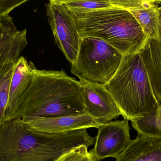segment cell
<instances>
[{"instance_id":"6da1fadb","label":"cell","mask_w":161,"mask_h":161,"mask_svg":"<svg viewBox=\"0 0 161 161\" xmlns=\"http://www.w3.org/2000/svg\"><path fill=\"white\" fill-rule=\"evenodd\" d=\"M83 88L64 70L35 69L31 82L6 121L12 119L86 114Z\"/></svg>"},{"instance_id":"7a4b0ae2","label":"cell","mask_w":161,"mask_h":161,"mask_svg":"<svg viewBox=\"0 0 161 161\" xmlns=\"http://www.w3.org/2000/svg\"><path fill=\"white\" fill-rule=\"evenodd\" d=\"M86 144V135L81 130L44 133L29 128L19 118L7 120L0 126V161H54Z\"/></svg>"},{"instance_id":"3957f363","label":"cell","mask_w":161,"mask_h":161,"mask_svg":"<svg viewBox=\"0 0 161 161\" xmlns=\"http://www.w3.org/2000/svg\"><path fill=\"white\" fill-rule=\"evenodd\" d=\"M80 37L100 39L123 55L136 53L147 37L129 10L110 7L80 14H72Z\"/></svg>"},{"instance_id":"277c9868","label":"cell","mask_w":161,"mask_h":161,"mask_svg":"<svg viewBox=\"0 0 161 161\" xmlns=\"http://www.w3.org/2000/svg\"><path fill=\"white\" fill-rule=\"evenodd\" d=\"M105 85L121 115L128 121L144 116L159 106L138 53L123 55L115 74Z\"/></svg>"},{"instance_id":"5b68a950","label":"cell","mask_w":161,"mask_h":161,"mask_svg":"<svg viewBox=\"0 0 161 161\" xmlns=\"http://www.w3.org/2000/svg\"><path fill=\"white\" fill-rule=\"evenodd\" d=\"M123 57L119 51L100 39L81 38L71 72L79 79L105 84L115 74Z\"/></svg>"},{"instance_id":"8992f818","label":"cell","mask_w":161,"mask_h":161,"mask_svg":"<svg viewBox=\"0 0 161 161\" xmlns=\"http://www.w3.org/2000/svg\"><path fill=\"white\" fill-rule=\"evenodd\" d=\"M46 9L56 43L71 65L77 57L81 40L74 17L63 4L50 2Z\"/></svg>"},{"instance_id":"52a82bcc","label":"cell","mask_w":161,"mask_h":161,"mask_svg":"<svg viewBox=\"0 0 161 161\" xmlns=\"http://www.w3.org/2000/svg\"><path fill=\"white\" fill-rule=\"evenodd\" d=\"M128 120L111 121L101 124L90 151L94 161L108 158H116L130 144V127Z\"/></svg>"},{"instance_id":"ba28073f","label":"cell","mask_w":161,"mask_h":161,"mask_svg":"<svg viewBox=\"0 0 161 161\" xmlns=\"http://www.w3.org/2000/svg\"><path fill=\"white\" fill-rule=\"evenodd\" d=\"M79 80L83 88V101L87 114L101 125L121 115L118 106L105 84Z\"/></svg>"},{"instance_id":"9c48e42d","label":"cell","mask_w":161,"mask_h":161,"mask_svg":"<svg viewBox=\"0 0 161 161\" xmlns=\"http://www.w3.org/2000/svg\"><path fill=\"white\" fill-rule=\"evenodd\" d=\"M31 129L48 133H61L92 128H97L101 124L86 114L51 117H31L22 119Z\"/></svg>"},{"instance_id":"30bf717a","label":"cell","mask_w":161,"mask_h":161,"mask_svg":"<svg viewBox=\"0 0 161 161\" xmlns=\"http://www.w3.org/2000/svg\"><path fill=\"white\" fill-rule=\"evenodd\" d=\"M26 33L17 29L8 14L0 15V66L17 62L27 45Z\"/></svg>"},{"instance_id":"8fae6325","label":"cell","mask_w":161,"mask_h":161,"mask_svg":"<svg viewBox=\"0 0 161 161\" xmlns=\"http://www.w3.org/2000/svg\"><path fill=\"white\" fill-rule=\"evenodd\" d=\"M138 53L146 68L155 97L161 105V6L158 39H147Z\"/></svg>"},{"instance_id":"7c38bea8","label":"cell","mask_w":161,"mask_h":161,"mask_svg":"<svg viewBox=\"0 0 161 161\" xmlns=\"http://www.w3.org/2000/svg\"><path fill=\"white\" fill-rule=\"evenodd\" d=\"M116 161H161V140L139 135Z\"/></svg>"},{"instance_id":"4fadbf2b","label":"cell","mask_w":161,"mask_h":161,"mask_svg":"<svg viewBox=\"0 0 161 161\" xmlns=\"http://www.w3.org/2000/svg\"><path fill=\"white\" fill-rule=\"evenodd\" d=\"M36 69L32 62H28L23 56H20L14 68L10 81L7 115L10 113L21 96L25 92L32 80Z\"/></svg>"},{"instance_id":"5bb4252c","label":"cell","mask_w":161,"mask_h":161,"mask_svg":"<svg viewBox=\"0 0 161 161\" xmlns=\"http://www.w3.org/2000/svg\"><path fill=\"white\" fill-rule=\"evenodd\" d=\"M160 6L157 4L143 8L129 10L137 20L147 39H158Z\"/></svg>"},{"instance_id":"9a60e30c","label":"cell","mask_w":161,"mask_h":161,"mask_svg":"<svg viewBox=\"0 0 161 161\" xmlns=\"http://www.w3.org/2000/svg\"><path fill=\"white\" fill-rule=\"evenodd\" d=\"M131 125L139 135L161 140V105L143 117L131 121Z\"/></svg>"},{"instance_id":"2e32d148","label":"cell","mask_w":161,"mask_h":161,"mask_svg":"<svg viewBox=\"0 0 161 161\" xmlns=\"http://www.w3.org/2000/svg\"><path fill=\"white\" fill-rule=\"evenodd\" d=\"M17 62H9L0 66V126L6 121L10 81Z\"/></svg>"},{"instance_id":"e0dca14e","label":"cell","mask_w":161,"mask_h":161,"mask_svg":"<svg viewBox=\"0 0 161 161\" xmlns=\"http://www.w3.org/2000/svg\"><path fill=\"white\" fill-rule=\"evenodd\" d=\"M72 14H80L111 7L109 0H73L63 4Z\"/></svg>"},{"instance_id":"ac0fdd59","label":"cell","mask_w":161,"mask_h":161,"mask_svg":"<svg viewBox=\"0 0 161 161\" xmlns=\"http://www.w3.org/2000/svg\"><path fill=\"white\" fill-rule=\"evenodd\" d=\"M88 147L84 145L76 147L64 153L54 161H94Z\"/></svg>"},{"instance_id":"d6986e66","label":"cell","mask_w":161,"mask_h":161,"mask_svg":"<svg viewBox=\"0 0 161 161\" xmlns=\"http://www.w3.org/2000/svg\"><path fill=\"white\" fill-rule=\"evenodd\" d=\"M112 6L126 10L147 7L152 4L158 3L157 0H109Z\"/></svg>"},{"instance_id":"ffe728a7","label":"cell","mask_w":161,"mask_h":161,"mask_svg":"<svg viewBox=\"0 0 161 161\" xmlns=\"http://www.w3.org/2000/svg\"><path fill=\"white\" fill-rule=\"evenodd\" d=\"M29 0H0V15L8 14L14 8Z\"/></svg>"},{"instance_id":"44dd1931","label":"cell","mask_w":161,"mask_h":161,"mask_svg":"<svg viewBox=\"0 0 161 161\" xmlns=\"http://www.w3.org/2000/svg\"><path fill=\"white\" fill-rule=\"evenodd\" d=\"M72 1L73 0H50V2H54L58 3L64 4Z\"/></svg>"},{"instance_id":"7402d4cb","label":"cell","mask_w":161,"mask_h":161,"mask_svg":"<svg viewBox=\"0 0 161 161\" xmlns=\"http://www.w3.org/2000/svg\"><path fill=\"white\" fill-rule=\"evenodd\" d=\"M158 3H161V0H157Z\"/></svg>"}]
</instances>
